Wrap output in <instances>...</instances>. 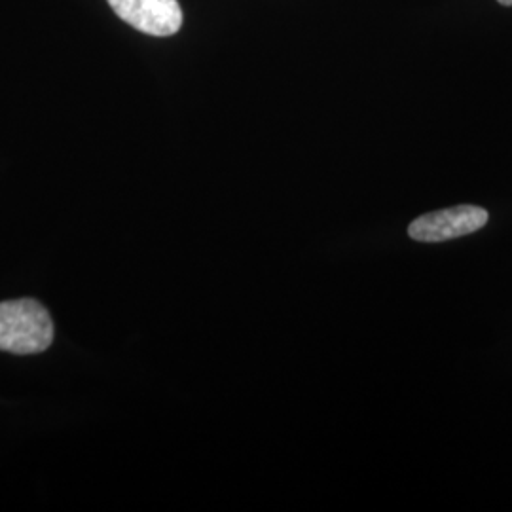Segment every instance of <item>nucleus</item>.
<instances>
[{"label":"nucleus","mask_w":512,"mask_h":512,"mask_svg":"<svg viewBox=\"0 0 512 512\" xmlns=\"http://www.w3.org/2000/svg\"><path fill=\"white\" fill-rule=\"evenodd\" d=\"M54 342L50 311L33 298L0 302V351L14 355L42 353Z\"/></svg>","instance_id":"f257e3e1"},{"label":"nucleus","mask_w":512,"mask_h":512,"mask_svg":"<svg viewBox=\"0 0 512 512\" xmlns=\"http://www.w3.org/2000/svg\"><path fill=\"white\" fill-rule=\"evenodd\" d=\"M490 219L488 211L476 205H458L425 213L408 226V236L416 241L439 243L475 234Z\"/></svg>","instance_id":"f03ea898"},{"label":"nucleus","mask_w":512,"mask_h":512,"mask_svg":"<svg viewBox=\"0 0 512 512\" xmlns=\"http://www.w3.org/2000/svg\"><path fill=\"white\" fill-rule=\"evenodd\" d=\"M109 4L118 18L152 37H171L183 25L177 0H109Z\"/></svg>","instance_id":"7ed1b4c3"},{"label":"nucleus","mask_w":512,"mask_h":512,"mask_svg":"<svg viewBox=\"0 0 512 512\" xmlns=\"http://www.w3.org/2000/svg\"><path fill=\"white\" fill-rule=\"evenodd\" d=\"M499 4H503V6H512V0H497Z\"/></svg>","instance_id":"20e7f679"}]
</instances>
